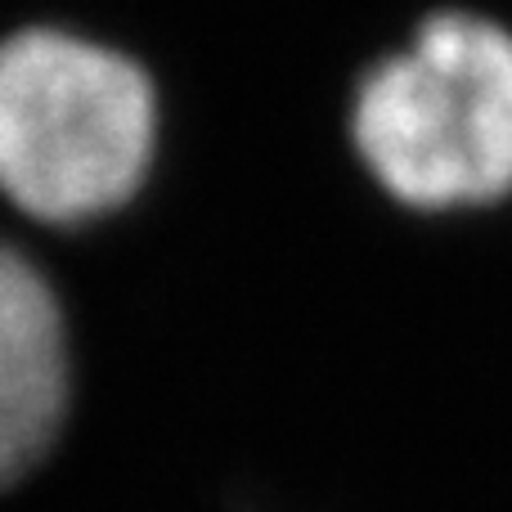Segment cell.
Segmentation results:
<instances>
[{"label": "cell", "mask_w": 512, "mask_h": 512, "mask_svg": "<svg viewBox=\"0 0 512 512\" xmlns=\"http://www.w3.org/2000/svg\"><path fill=\"white\" fill-rule=\"evenodd\" d=\"M68 409V310L32 239L0 216V490L27 481L50 459Z\"/></svg>", "instance_id": "3"}, {"label": "cell", "mask_w": 512, "mask_h": 512, "mask_svg": "<svg viewBox=\"0 0 512 512\" xmlns=\"http://www.w3.org/2000/svg\"><path fill=\"white\" fill-rule=\"evenodd\" d=\"M158 162V90L122 50L59 27L0 41V212L81 234L140 203Z\"/></svg>", "instance_id": "1"}, {"label": "cell", "mask_w": 512, "mask_h": 512, "mask_svg": "<svg viewBox=\"0 0 512 512\" xmlns=\"http://www.w3.org/2000/svg\"><path fill=\"white\" fill-rule=\"evenodd\" d=\"M351 153L409 216H477L512 198V27L441 9L351 95Z\"/></svg>", "instance_id": "2"}]
</instances>
